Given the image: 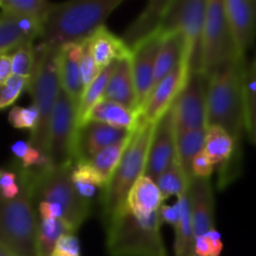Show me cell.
<instances>
[{"label": "cell", "instance_id": "6da1fadb", "mask_svg": "<svg viewBox=\"0 0 256 256\" xmlns=\"http://www.w3.org/2000/svg\"><path fill=\"white\" fill-rule=\"evenodd\" d=\"M122 0H78L52 5L42 26V44L60 48L80 44L102 26Z\"/></svg>", "mask_w": 256, "mask_h": 256}, {"label": "cell", "instance_id": "7a4b0ae2", "mask_svg": "<svg viewBox=\"0 0 256 256\" xmlns=\"http://www.w3.org/2000/svg\"><path fill=\"white\" fill-rule=\"evenodd\" d=\"M20 192L15 199H2L0 204V245L15 256H39V220L34 209L32 170L22 165L15 169Z\"/></svg>", "mask_w": 256, "mask_h": 256}, {"label": "cell", "instance_id": "3957f363", "mask_svg": "<svg viewBox=\"0 0 256 256\" xmlns=\"http://www.w3.org/2000/svg\"><path fill=\"white\" fill-rule=\"evenodd\" d=\"M246 62V58H242L210 75L208 92V126H222L240 146L242 136L246 132L242 85Z\"/></svg>", "mask_w": 256, "mask_h": 256}, {"label": "cell", "instance_id": "277c9868", "mask_svg": "<svg viewBox=\"0 0 256 256\" xmlns=\"http://www.w3.org/2000/svg\"><path fill=\"white\" fill-rule=\"evenodd\" d=\"M159 212L138 215L125 205L106 225L109 256H169L162 242Z\"/></svg>", "mask_w": 256, "mask_h": 256}, {"label": "cell", "instance_id": "5b68a950", "mask_svg": "<svg viewBox=\"0 0 256 256\" xmlns=\"http://www.w3.org/2000/svg\"><path fill=\"white\" fill-rule=\"evenodd\" d=\"M154 129L155 122H144L139 129L134 132L119 165L110 178L106 188L102 190L100 202L105 226L126 205L132 186L140 178L144 176Z\"/></svg>", "mask_w": 256, "mask_h": 256}, {"label": "cell", "instance_id": "8992f818", "mask_svg": "<svg viewBox=\"0 0 256 256\" xmlns=\"http://www.w3.org/2000/svg\"><path fill=\"white\" fill-rule=\"evenodd\" d=\"M34 202H49L58 219L72 225L78 232L90 216L92 204L78 192L72 182V165L49 166L32 170Z\"/></svg>", "mask_w": 256, "mask_h": 256}, {"label": "cell", "instance_id": "52a82bcc", "mask_svg": "<svg viewBox=\"0 0 256 256\" xmlns=\"http://www.w3.org/2000/svg\"><path fill=\"white\" fill-rule=\"evenodd\" d=\"M35 49L36 62L28 90L32 98V104L39 112V122L30 134L29 142L48 156L50 122L62 89L59 75L60 49L49 48L42 42Z\"/></svg>", "mask_w": 256, "mask_h": 256}, {"label": "cell", "instance_id": "ba28073f", "mask_svg": "<svg viewBox=\"0 0 256 256\" xmlns=\"http://www.w3.org/2000/svg\"><path fill=\"white\" fill-rule=\"evenodd\" d=\"M239 59L242 58L238 52L230 30L224 0H208L206 20L200 44V69L210 76Z\"/></svg>", "mask_w": 256, "mask_h": 256}, {"label": "cell", "instance_id": "9c48e42d", "mask_svg": "<svg viewBox=\"0 0 256 256\" xmlns=\"http://www.w3.org/2000/svg\"><path fill=\"white\" fill-rule=\"evenodd\" d=\"M208 0H170L159 32H182L186 39L192 70L200 69V44L206 20Z\"/></svg>", "mask_w": 256, "mask_h": 256}, {"label": "cell", "instance_id": "30bf717a", "mask_svg": "<svg viewBox=\"0 0 256 256\" xmlns=\"http://www.w3.org/2000/svg\"><path fill=\"white\" fill-rule=\"evenodd\" d=\"M76 129L78 106L62 88L50 122L48 158L52 166H65V165L74 164Z\"/></svg>", "mask_w": 256, "mask_h": 256}, {"label": "cell", "instance_id": "8fae6325", "mask_svg": "<svg viewBox=\"0 0 256 256\" xmlns=\"http://www.w3.org/2000/svg\"><path fill=\"white\" fill-rule=\"evenodd\" d=\"M210 76L202 70H192L186 85L174 102L176 134L208 126V92Z\"/></svg>", "mask_w": 256, "mask_h": 256}, {"label": "cell", "instance_id": "7c38bea8", "mask_svg": "<svg viewBox=\"0 0 256 256\" xmlns=\"http://www.w3.org/2000/svg\"><path fill=\"white\" fill-rule=\"evenodd\" d=\"M175 158H176V129H175L174 108L172 106L155 122L144 176L156 182L160 175L174 162Z\"/></svg>", "mask_w": 256, "mask_h": 256}, {"label": "cell", "instance_id": "4fadbf2b", "mask_svg": "<svg viewBox=\"0 0 256 256\" xmlns=\"http://www.w3.org/2000/svg\"><path fill=\"white\" fill-rule=\"evenodd\" d=\"M192 65L184 59L169 75L152 88L142 109V122H156L172 106L189 80Z\"/></svg>", "mask_w": 256, "mask_h": 256}, {"label": "cell", "instance_id": "5bb4252c", "mask_svg": "<svg viewBox=\"0 0 256 256\" xmlns=\"http://www.w3.org/2000/svg\"><path fill=\"white\" fill-rule=\"evenodd\" d=\"M132 132L99 122H86L79 125L75 134V164L90 162L105 148L128 139Z\"/></svg>", "mask_w": 256, "mask_h": 256}, {"label": "cell", "instance_id": "9a60e30c", "mask_svg": "<svg viewBox=\"0 0 256 256\" xmlns=\"http://www.w3.org/2000/svg\"><path fill=\"white\" fill-rule=\"evenodd\" d=\"M162 38L164 36L162 32H158L132 49V74L140 112L154 88L155 66L162 44Z\"/></svg>", "mask_w": 256, "mask_h": 256}, {"label": "cell", "instance_id": "2e32d148", "mask_svg": "<svg viewBox=\"0 0 256 256\" xmlns=\"http://www.w3.org/2000/svg\"><path fill=\"white\" fill-rule=\"evenodd\" d=\"M225 12L242 58L256 39V0H224Z\"/></svg>", "mask_w": 256, "mask_h": 256}, {"label": "cell", "instance_id": "e0dca14e", "mask_svg": "<svg viewBox=\"0 0 256 256\" xmlns=\"http://www.w3.org/2000/svg\"><path fill=\"white\" fill-rule=\"evenodd\" d=\"M195 238L204 236L214 226V194L210 178H192L188 188Z\"/></svg>", "mask_w": 256, "mask_h": 256}, {"label": "cell", "instance_id": "ac0fdd59", "mask_svg": "<svg viewBox=\"0 0 256 256\" xmlns=\"http://www.w3.org/2000/svg\"><path fill=\"white\" fill-rule=\"evenodd\" d=\"M102 100L118 102L128 109L140 112L134 74H132V56L118 60L112 78L108 82Z\"/></svg>", "mask_w": 256, "mask_h": 256}, {"label": "cell", "instance_id": "d6986e66", "mask_svg": "<svg viewBox=\"0 0 256 256\" xmlns=\"http://www.w3.org/2000/svg\"><path fill=\"white\" fill-rule=\"evenodd\" d=\"M169 4L170 0H152L145 5L142 12L122 35V40L130 49L159 32Z\"/></svg>", "mask_w": 256, "mask_h": 256}, {"label": "cell", "instance_id": "ffe728a7", "mask_svg": "<svg viewBox=\"0 0 256 256\" xmlns=\"http://www.w3.org/2000/svg\"><path fill=\"white\" fill-rule=\"evenodd\" d=\"M82 49H84V42H80V44L65 45L60 48L59 52L60 84L64 92L72 98L78 109L85 92L79 65Z\"/></svg>", "mask_w": 256, "mask_h": 256}, {"label": "cell", "instance_id": "44dd1931", "mask_svg": "<svg viewBox=\"0 0 256 256\" xmlns=\"http://www.w3.org/2000/svg\"><path fill=\"white\" fill-rule=\"evenodd\" d=\"M88 45L100 69L109 66L118 60L132 56V49L125 44L122 38L110 32L105 25L88 39Z\"/></svg>", "mask_w": 256, "mask_h": 256}, {"label": "cell", "instance_id": "7402d4cb", "mask_svg": "<svg viewBox=\"0 0 256 256\" xmlns=\"http://www.w3.org/2000/svg\"><path fill=\"white\" fill-rule=\"evenodd\" d=\"M104 122L128 132H135L144 122L140 112H134L109 100L98 102L86 116L85 122Z\"/></svg>", "mask_w": 256, "mask_h": 256}, {"label": "cell", "instance_id": "603a6c76", "mask_svg": "<svg viewBox=\"0 0 256 256\" xmlns=\"http://www.w3.org/2000/svg\"><path fill=\"white\" fill-rule=\"evenodd\" d=\"M162 36V44L155 66L154 86L159 84L166 75H169L182 60H190L186 39L182 32H172Z\"/></svg>", "mask_w": 256, "mask_h": 256}, {"label": "cell", "instance_id": "cb8c5ba5", "mask_svg": "<svg viewBox=\"0 0 256 256\" xmlns=\"http://www.w3.org/2000/svg\"><path fill=\"white\" fill-rule=\"evenodd\" d=\"M158 184L148 176H142L132 186L126 200V206L138 215L152 214L159 212L164 202Z\"/></svg>", "mask_w": 256, "mask_h": 256}, {"label": "cell", "instance_id": "d4e9b609", "mask_svg": "<svg viewBox=\"0 0 256 256\" xmlns=\"http://www.w3.org/2000/svg\"><path fill=\"white\" fill-rule=\"evenodd\" d=\"M205 140H206V128L176 134V156L189 184L194 178L192 162L200 152H204Z\"/></svg>", "mask_w": 256, "mask_h": 256}, {"label": "cell", "instance_id": "484cf974", "mask_svg": "<svg viewBox=\"0 0 256 256\" xmlns=\"http://www.w3.org/2000/svg\"><path fill=\"white\" fill-rule=\"evenodd\" d=\"M178 200L180 202L182 216H180L179 226L175 229V256H192L195 255V239L196 238H195L194 222H192L188 190L182 196L178 198Z\"/></svg>", "mask_w": 256, "mask_h": 256}, {"label": "cell", "instance_id": "4316f807", "mask_svg": "<svg viewBox=\"0 0 256 256\" xmlns=\"http://www.w3.org/2000/svg\"><path fill=\"white\" fill-rule=\"evenodd\" d=\"M76 230L62 219H39L38 248L39 256H52L60 238L66 234H75Z\"/></svg>", "mask_w": 256, "mask_h": 256}, {"label": "cell", "instance_id": "83f0119b", "mask_svg": "<svg viewBox=\"0 0 256 256\" xmlns=\"http://www.w3.org/2000/svg\"><path fill=\"white\" fill-rule=\"evenodd\" d=\"M115 65H116V62H112L109 66L104 68V69L100 72V74L98 75L96 79H95L84 92L82 99V102H80L79 109H78V126L84 124L85 120H86V116L89 115V112H92V108L102 100L105 90H106L108 82H109L112 72H114L115 69Z\"/></svg>", "mask_w": 256, "mask_h": 256}, {"label": "cell", "instance_id": "f1b7e54d", "mask_svg": "<svg viewBox=\"0 0 256 256\" xmlns=\"http://www.w3.org/2000/svg\"><path fill=\"white\" fill-rule=\"evenodd\" d=\"M72 182L78 192L88 202L94 196L98 188L104 190L108 185L106 180L89 162H79L75 165L72 169Z\"/></svg>", "mask_w": 256, "mask_h": 256}, {"label": "cell", "instance_id": "f546056e", "mask_svg": "<svg viewBox=\"0 0 256 256\" xmlns=\"http://www.w3.org/2000/svg\"><path fill=\"white\" fill-rule=\"evenodd\" d=\"M132 134H134V132H132ZM132 136L105 148L104 150H102V152L89 162V164L92 165V166L94 168L105 180H106V182H109L110 178L112 176L115 169H116V166L119 165L120 160H122V155H124L130 140H132Z\"/></svg>", "mask_w": 256, "mask_h": 256}, {"label": "cell", "instance_id": "4dcf8cb0", "mask_svg": "<svg viewBox=\"0 0 256 256\" xmlns=\"http://www.w3.org/2000/svg\"><path fill=\"white\" fill-rule=\"evenodd\" d=\"M155 182L158 184V188H159L164 200L169 199L170 196L179 198L184 192H186L188 188H189V182L182 172L178 156Z\"/></svg>", "mask_w": 256, "mask_h": 256}, {"label": "cell", "instance_id": "1f68e13d", "mask_svg": "<svg viewBox=\"0 0 256 256\" xmlns=\"http://www.w3.org/2000/svg\"><path fill=\"white\" fill-rule=\"evenodd\" d=\"M242 85L246 112V134L252 140L256 128V68L252 62H246L245 65Z\"/></svg>", "mask_w": 256, "mask_h": 256}, {"label": "cell", "instance_id": "d6a6232c", "mask_svg": "<svg viewBox=\"0 0 256 256\" xmlns=\"http://www.w3.org/2000/svg\"><path fill=\"white\" fill-rule=\"evenodd\" d=\"M25 44H32L5 12L0 16V54L10 55Z\"/></svg>", "mask_w": 256, "mask_h": 256}, {"label": "cell", "instance_id": "836d02e7", "mask_svg": "<svg viewBox=\"0 0 256 256\" xmlns=\"http://www.w3.org/2000/svg\"><path fill=\"white\" fill-rule=\"evenodd\" d=\"M52 5L46 0H0L2 12L36 18L42 22L46 20Z\"/></svg>", "mask_w": 256, "mask_h": 256}, {"label": "cell", "instance_id": "e575fe53", "mask_svg": "<svg viewBox=\"0 0 256 256\" xmlns=\"http://www.w3.org/2000/svg\"><path fill=\"white\" fill-rule=\"evenodd\" d=\"M12 152L22 162V166L25 169L38 170L52 166L49 158L39 149H36L30 142L18 140L12 145Z\"/></svg>", "mask_w": 256, "mask_h": 256}, {"label": "cell", "instance_id": "d590c367", "mask_svg": "<svg viewBox=\"0 0 256 256\" xmlns=\"http://www.w3.org/2000/svg\"><path fill=\"white\" fill-rule=\"evenodd\" d=\"M10 55L12 60V75L32 76L36 62V49L32 44L22 45Z\"/></svg>", "mask_w": 256, "mask_h": 256}, {"label": "cell", "instance_id": "8d00e7d4", "mask_svg": "<svg viewBox=\"0 0 256 256\" xmlns=\"http://www.w3.org/2000/svg\"><path fill=\"white\" fill-rule=\"evenodd\" d=\"M30 78L12 75L4 84L0 85V109L5 110L14 104L25 89L29 88Z\"/></svg>", "mask_w": 256, "mask_h": 256}, {"label": "cell", "instance_id": "74e56055", "mask_svg": "<svg viewBox=\"0 0 256 256\" xmlns=\"http://www.w3.org/2000/svg\"><path fill=\"white\" fill-rule=\"evenodd\" d=\"M39 122V112L34 104L29 106H14L9 112V122L12 128L20 130H32Z\"/></svg>", "mask_w": 256, "mask_h": 256}, {"label": "cell", "instance_id": "f35d334b", "mask_svg": "<svg viewBox=\"0 0 256 256\" xmlns=\"http://www.w3.org/2000/svg\"><path fill=\"white\" fill-rule=\"evenodd\" d=\"M79 65L82 85H84V89L86 90V88L96 79L98 75H99L100 72L102 70L100 69V68L98 66L96 62H95L94 56H92L89 45H88V40L84 42V49H82V56H80Z\"/></svg>", "mask_w": 256, "mask_h": 256}, {"label": "cell", "instance_id": "ab89813d", "mask_svg": "<svg viewBox=\"0 0 256 256\" xmlns=\"http://www.w3.org/2000/svg\"><path fill=\"white\" fill-rule=\"evenodd\" d=\"M5 12L14 20L15 24L19 26V29L22 30V32H24V35L26 36V39L29 40L30 42H34L36 38H42V26H44V22H42V20L32 16H26V15L12 14V12Z\"/></svg>", "mask_w": 256, "mask_h": 256}, {"label": "cell", "instance_id": "60d3db41", "mask_svg": "<svg viewBox=\"0 0 256 256\" xmlns=\"http://www.w3.org/2000/svg\"><path fill=\"white\" fill-rule=\"evenodd\" d=\"M0 188H2V199H15L20 192V185L16 172H12V170L2 168L0 170Z\"/></svg>", "mask_w": 256, "mask_h": 256}, {"label": "cell", "instance_id": "b9f144b4", "mask_svg": "<svg viewBox=\"0 0 256 256\" xmlns=\"http://www.w3.org/2000/svg\"><path fill=\"white\" fill-rule=\"evenodd\" d=\"M52 256H82L80 242L75 234H66L60 238Z\"/></svg>", "mask_w": 256, "mask_h": 256}, {"label": "cell", "instance_id": "7bdbcfd3", "mask_svg": "<svg viewBox=\"0 0 256 256\" xmlns=\"http://www.w3.org/2000/svg\"><path fill=\"white\" fill-rule=\"evenodd\" d=\"M215 170L214 162L210 160L206 152H202L192 162V175L194 178H210Z\"/></svg>", "mask_w": 256, "mask_h": 256}, {"label": "cell", "instance_id": "ee69618b", "mask_svg": "<svg viewBox=\"0 0 256 256\" xmlns=\"http://www.w3.org/2000/svg\"><path fill=\"white\" fill-rule=\"evenodd\" d=\"M180 216H182V210H180V202L176 200V202L172 205H164L162 204L159 209V219L162 224H169L174 228V230L179 226Z\"/></svg>", "mask_w": 256, "mask_h": 256}, {"label": "cell", "instance_id": "f6af8a7d", "mask_svg": "<svg viewBox=\"0 0 256 256\" xmlns=\"http://www.w3.org/2000/svg\"><path fill=\"white\" fill-rule=\"evenodd\" d=\"M12 75V55H0V85Z\"/></svg>", "mask_w": 256, "mask_h": 256}, {"label": "cell", "instance_id": "bcb514c9", "mask_svg": "<svg viewBox=\"0 0 256 256\" xmlns=\"http://www.w3.org/2000/svg\"><path fill=\"white\" fill-rule=\"evenodd\" d=\"M206 239L209 240L210 246H212V256H220L222 252V236L218 232L216 229L210 230L208 234H205Z\"/></svg>", "mask_w": 256, "mask_h": 256}, {"label": "cell", "instance_id": "7dc6e473", "mask_svg": "<svg viewBox=\"0 0 256 256\" xmlns=\"http://www.w3.org/2000/svg\"><path fill=\"white\" fill-rule=\"evenodd\" d=\"M0 256H15V255L12 254V252H10L8 249H5L4 246L0 245Z\"/></svg>", "mask_w": 256, "mask_h": 256}, {"label": "cell", "instance_id": "c3c4849f", "mask_svg": "<svg viewBox=\"0 0 256 256\" xmlns=\"http://www.w3.org/2000/svg\"><path fill=\"white\" fill-rule=\"evenodd\" d=\"M252 142H256V128H255V132H254V138H252Z\"/></svg>", "mask_w": 256, "mask_h": 256}, {"label": "cell", "instance_id": "681fc988", "mask_svg": "<svg viewBox=\"0 0 256 256\" xmlns=\"http://www.w3.org/2000/svg\"><path fill=\"white\" fill-rule=\"evenodd\" d=\"M252 64H254V66L256 68V54H255V58H254V60H252Z\"/></svg>", "mask_w": 256, "mask_h": 256}, {"label": "cell", "instance_id": "f907efd6", "mask_svg": "<svg viewBox=\"0 0 256 256\" xmlns=\"http://www.w3.org/2000/svg\"><path fill=\"white\" fill-rule=\"evenodd\" d=\"M192 256H198V255H192Z\"/></svg>", "mask_w": 256, "mask_h": 256}]
</instances>
